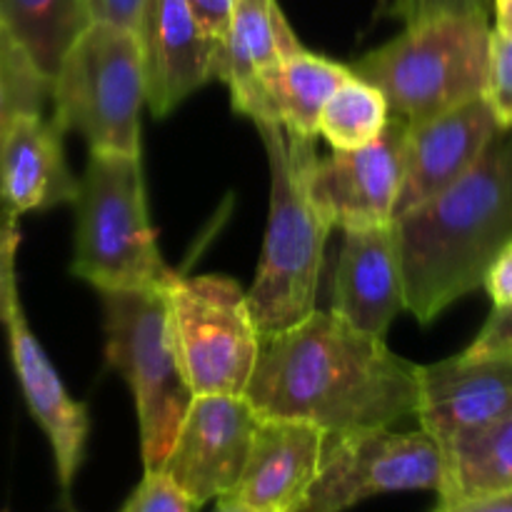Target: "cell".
Instances as JSON below:
<instances>
[{"label":"cell","instance_id":"obj_30","mask_svg":"<svg viewBox=\"0 0 512 512\" xmlns=\"http://www.w3.org/2000/svg\"><path fill=\"white\" fill-rule=\"evenodd\" d=\"M483 288L493 300V308H510L512 305V238L500 248V253L490 263Z\"/></svg>","mask_w":512,"mask_h":512},{"label":"cell","instance_id":"obj_15","mask_svg":"<svg viewBox=\"0 0 512 512\" xmlns=\"http://www.w3.org/2000/svg\"><path fill=\"white\" fill-rule=\"evenodd\" d=\"M138 40L145 103L158 118L173 113L185 98L213 80L215 40L185 0H145Z\"/></svg>","mask_w":512,"mask_h":512},{"label":"cell","instance_id":"obj_27","mask_svg":"<svg viewBox=\"0 0 512 512\" xmlns=\"http://www.w3.org/2000/svg\"><path fill=\"white\" fill-rule=\"evenodd\" d=\"M13 213L0 205V320L8 315L18 295V278H15V255L20 248V228Z\"/></svg>","mask_w":512,"mask_h":512},{"label":"cell","instance_id":"obj_22","mask_svg":"<svg viewBox=\"0 0 512 512\" xmlns=\"http://www.w3.org/2000/svg\"><path fill=\"white\" fill-rule=\"evenodd\" d=\"M445 480L438 503L480 498L512 488V413L443 448Z\"/></svg>","mask_w":512,"mask_h":512},{"label":"cell","instance_id":"obj_29","mask_svg":"<svg viewBox=\"0 0 512 512\" xmlns=\"http://www.w3.org/2000/svg\"><path fill=\"white\" fill-rule=\"evenodd\" d=\"M468 358H512V305L493 308L490 318L463 350Z\"/></svg>","mask_w":512,"mask_h":512},{"label":"cell","instance_id":"obj_33","mask_svg":"<svg viewBox=\"0 0 512 512\" xmlns=\"http://www.w3.org/2000/svg\"><path fill=\"white\" fill-rule=\"evenodd\" d=\"M433 512H512V488L498 490V493L490 495H480V498L438 503Z\"/></svg>","mask_w":512,"mask_h":512},{"label":"cell","instance_id":"obj_2","mask_svg":"<svg viewBox=\"0 0 512 512\" xmlns=\"http://www.w3.org/2000/svg\"><path fill=\"white\" fill-rule=\"evenodd\" d=\"M405 310L423 325L483 288L512 238V130H500L450 188L395 218Z\"/></svg>","mask_w":512,"mask_h":512},{"label":"cell","instance_id":"obj_4","mask_svg":"<svg viewBox=\"0 0 512 512\" xmlns=\"http://www.w3.org/2000/svg\"><path fill=\"white\" fill-rule=\"evenodd\" d=\"M73 205L75 278L100 293L160 288L173 273L150 225L140 155L90 150Z\"/></svg>","mask_w":512,"mask_h":512},{"label":"cell","instance_id":"obj_7","mask_svg":"<svg viewBox=\"0 0 512 512\" xmlns=\"http://www.w3.org/2000/svg\"><path fill=\"white\" fill-rule=\"evenodd\" d=\"M105 358L133 393L145 470H158L193 393L183 378L160 288L100 290Z\"/></svg>","mask_w":512,"mask_h":512},{"label":"cell","instance_id":"obj_23","mask_svg":"<svg viewBox=\"0 0 512 512\" xmlns=\"http://www.w3.org/2000/svg\"><path fill=\"white\" fill-rule=\"evenodd\" d=\"M390 120L388 100L368 80L350 75L330 93L318 118V135L333 150H355L373 143Z\"/></svg>","mask_w":512,"mask_h":512},{"label":"cell","instance_id":"obj_11","mask_svg":"<svg viewBox=\"0 0 512 512\" xmlns=\"http://www.w3.org/2000/svg\"><path fill=\"white\" fill-rule=\"evenodd\" d=\"M405 123L390 115L373 143L355 150H333L315 160L308 188L333 228L358 230L395 220L405 178Z\"/></svg>","mask_w":512,"mask_h":512},{"label":"cell","instance_id":"obj_32","mask_svg":"<svg viewBox=\"0 0 512 512\" xmlns=\"http://www.w3.org/2000/svg\"><path fill=\"white\" fill-rule=\"evenodd\" d=\"M193 10V15L198 18V23L203 25L205 33L218 43L223 40V35L228 33L230 18H233L235 0H185Z\"/></svg>","mask_w":512,"mask_h":512},{"label":"cell","instance_id":"obj_26","mask_svg":"<svg viewBox=\"0 0 512 512\" xmlns=\"http://www.w3.org/2000/svg\"><path fill=\"white\" fill-rule=\"evenodd\" d=\"M188 495L163 473V470H143L140 483L130 490L118 512H195Z\"/></svg>","mask_w":512,"mask_h":512},{"label":"cell","instance_id":"obj_34","mask_svg":"<svg viewBox=\"0 0 512 512\" xmlns=\"http://www.w3.org/2000/svg\"><path fill=\"white\" fill-rule=\"evenodd\" d=\"M490 13L495 15L493 30L512 35V0H490Z\"/></svg>","mask_w":512,"mask_h":512},{"label":"cell","instance_id":"obj_21","mask_svg":"<svg viewBox=\"0 0 512 512\" xmlns=\"http://www.w3.org/2000/svg\"><path fill=\"white\" fill-rule=\"evenodd\" d=\"M0 23L50 80L65 50L90 23L88 0H0Z\"/></svg>","mask_w":512,"mask_h":512},{"label":"cell","instance_id":"obj_13","mask_svg":"<svg viewBox=\"0 0 512 512\" xmlns=\"http://www.w3.org/2000/svg\"><path fill=\"white\" fill-rule=\"evenodd\" d=\"M512 413V358H453L418 365L415 420L440 448Z\"/></svg>","mask_w":512,"mask_h":512},{"label":"cell","instance_id":"obj_28","mask_svg":"<svg viewBox=\"0 0 512 512\" xmlns=\"http://www.w3.org/2000/svg\"><path fill=\"white\" fill-rule=\"evenodd\" d=\"M390 15L400 18L405 25L438 15H488L490 18V0H390Z\"/></svg>","mask_w":512,"mask_h":512},{"label":"cell","instance_id":"obj_20","mask_svg":"<svg viewBox=\"0 0 512 512\" xmlns=\"http://www.w3.org/2000/svg\"><path fill=\"white\" fill-rule=\"evenodd\" d=\"M300 48L303 45L278 0H235L228 33L215 43L213 78L228 83V88H238Z\"/></svg>","mask_w":512,"mask_h":512},{"label":"cell","instance_id":"obj_3","mask_svg":"<svg viewBox=\"0 0 512 512\" xmlns=\"http://www.w3.org/2000/svg\"><path fill=\"white\" fill-rule=\"evenodd\" d=\"M270 165V205L258 275L248 305L260 335L280 333L315 310L325 243L333 230L310 195L308 178L318 160L315 138L255 123Z\"/></svg>","mask_w":512,"mask_h":512},{"label":"cell","instance_id":"obj_1","mask_svg":"<svg viewBox=\"0 0 512 512\" xmlns=\"http://www.w3.org/2000/svg\"><path fill=\"white\" fill-rule=\"evenodd\" d=\"M245 398L260 418L300 420L325 435L395 428L415 418L418 365L385 338L313 310L263 338Z\"/></svg>","mask_w":512,"mask_h":512},{"label":"cell","instance_id":"obj_36","mask_svg":"<svg viewBox=\"0 0 512 512\" xmlns=\"http://www.w3.org/2000/svg\"><path fill=\"white\" fill-rule=\"evenodd\" d=\"M3 30H5V28H3V23H0V33H3Z\"/></svg>","mask_w":512,"mask_h":512},{"label":"cell","instance_id":"obj_25","mask_svg":"<svg viewBox=\"0 0 512 512\" xmlns=\"http://www.w3.org/2000/svg\"><path fill=\"white\" fill-rule=\"evenodd\" d=\"M483 100L503 130H512V35L490 30Z\"/></svg>","mask_w":512,"mask_h":512},{"label":"cell","instance_id":"obj_17","mask_svg":"<svg viewBox=\"0 0 512 512\" xmlns=\"http://www.w3.org/2000/svg\"><path fill=\"white\" fill-rule=\"evenodd\" d=\"M330 313L363 333L385 338L405 310L395 220L375 228L343 230L338 265L330 285Z\"/></svg>","mask_w":512,"mask_h":512},{"label":"cell","instance_id":"obj_10","mask_svg":"<svg viewBox=\"0 0 512 512\" xmlns=\"http://www.w3.org/2000/svg\"><path fill=\"white\" fill-rule=\"evenodd\" d=\"M258 423L245 395H193L158 470L195 508L225 498L243 473Z\"/></svg>","mask_w":512,"mask_h":512},{"label":"cell","instance_id":"obj_8","mask_svg":"<svg viewBox=\"0 0 512 512\" xmlns=\"http://www.w3.org/2000/svg\"><path fill=\"white\" fill-rule=\"evenodd\" d=\"M160 293L190 393L245 395L263 345L245 290L223 275L173 270Z\"/></svg>","mask_w":512,"mask_h":512},{"label":"cell","instance_id":"obj_6","mask_svg":"<svg viewBox=\"0 0 512 512\" xmlns=\"http://www.w3.org/2000/svg\"><path fill=\"white\" fill-rule=\"evenodd\" d=\"M50 100L55 123L75 130L90 150L140 155L145 75L138 33L90 20L50 78Z\"/></svg>","mask_w":512,"mask_h":512},{"label":"cell","instance_id":"obj_9","mask_svg":"<svg viewBox=\"0 0 512 512\" xmlns=\"http://www.w3.org/2000/svg\"><path fill=\"white\" fill-rule=\"evenodd\" d=\"M443 448L423 430L365 428L325 435L305 512H348L370 498L408 490L440 493Z\"/></svg>","mask_w":512,"mask_h":512},{"label":"cell","instance_id":"obj_31","mask_svg":"<svg viewBox=\"0 0 512 512\" xmlns=\"http://www.w3.org/2000/svg\"><path fill=\"white\" fill-rule=\"evenodd\" d=\"M145 0H88L90 20L120 25L138 33L140 18H143Z\"/></svg>","mask_w":512,"mask_h":512},{"label":"cell","instance_id":"obj_5","mask_svg":"<svg viewBox=\"0 0 512 512\" xmlns=\"http://www.w3.org/2000/svg\"><path fill=\"white\" fill-rule=\"evenodd\" d=\"M490 30L488 15L420 20L350 70L375 85L398 118L423 123L483 98Z\"/></svg>","mask_w":512,"mask_h":512},{"label":"cell","instance_id":"obj_24","mask_svg":"<svg viewBox=\"0 0 512 512\" xmlns=\"http://www.w3.org/2000/svg\"><path fill=\"white\" fill-rule=\"evenodd\" d=\"M50 80L30 63L8 33H0V140L23 113H43Z\"/></svg>","mask_w":512,"mask_h":512},{"label":"cell","instance_id":"obj_18","mask_svg":"<svg viewBox=\"0 0 512 512\" xmlns=\"http://www.w3.org/2000/svg\"><path fill=\"white\" fill-rule=\"evenodd\" d=\"M353 75L343 63L300 48L255 73L248 83L230 88L233 110L253 123H275L290 133L318 138L325 100Z\"/></svg>","mask_w":512,"mask_h":512},{"label":"cell","instance_id":"obj_12","mask_svg":"<svg viewBox=\"0 0 512 512\" xmlns=\"http://www.w3.org/2000/svg\"><path fill=\"white\" fill-rule=\"evenodd\" d=\"M0 323L8 335L10 363H13L25 405L53 450L60 508L65 512H78L73 505V485L83 465L90 435L88 408L68 395L58 370L53 368L40 340L30 330L20 300H15Z\"/></svg>","mask_w":512,"mask_h":512},{"label":"cell","instance_id":"obj_35","mask_svg":"<svg viewBox=\"0 0 512 512\" xmlns=\"http://www.w3.org/2000/svg\"><path fill=\"white\" fill-rule=\"evenodd\" d=\"M213 512H243V510H240L238 505L230 503V500L220 498V500H215V510Z\"/></svg>","mask_w":512,"mask_h":512},{"label":"cell","instance_id":"obj_16","mask_svg":"<svg viewBox=\"0 0 512 512\" xmlns=\"http://www.w3.org/2000/svg\"><path fill=\"white\" fill-rule=\"evenodd\" d=\"M483 98L405 128V178L395 218L463 178L500 133Z\"/></svg>","mask_w":512,"mask_h":512},{"label":"cell","instance_id":"obj_19","mask_svg":"<svg viewBox=\"0 0 512 512\" xmlns=\"http://www.w3.org/2000/svg\"><path fill=\"white\" fill-rule=\"evenodd\" d=\"M65 130L43 113H23L0 140V205L15 218L73 203L78 178L70 173Z\"/></svg>","mask_w":512,"mask_h":512},{"label":"cell","instance_id":"obj_14","mask_svg":"<svg viewBox=\"0 0 512 512\" xmlns=\"http://www.w3.org/2000/svg\"><path fill=\"white\" fill-rule=\"evenodd\" d=\"M323 445L325 433L315 425L260 418L243 473L225 500L243 512H305Z\"/></svg>","mask_w":512,"mask_h":512}]
</instances>
